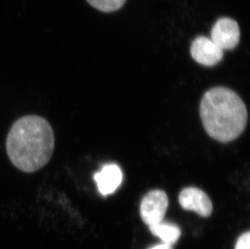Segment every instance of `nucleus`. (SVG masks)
I'll return each instance as SVG.
<instances>
[{
  "label": "nucleus",
  "mask_w": 250,
  "mask_h": 249,
  "mask_svg": "<svg viewBox=\"0 0 250 249\" xmlns=\"http://www.w3.org/2000/svg\"><path fill=\"white\" fill-rule=\"evenodd\" d=\"M178 200L183 209L196 212L200 216H210L212 213V202L200 188L195 187L184 188L180 193Z\"/></svg>",
  "instance_id": "423d86ee"
},
{
  "label": "nucleus",
  "mask_w": 250,
  "mask_h": 249,
  "mask_svg": "<svg viewBox=\"0 0 250 249\" xmlns=\"http://www.w3.org/2000/svg\"><path fill=\"white\" fill-rule=\"evenodd\" d=\"M150 249H172V248H171V245H166V244H162V245L154 246V247L151 248Z\"/></svg>",
  "instance_id": "9b49d317"
},
{
  "label": "nucleus",
  "mask_w": 250,
  "mask_h": 249,
  "mask_svg": "<svg viewBox=\"0 0 250 249\" xmlns=\"http://www.w3.org/2000/svg\"><path fill=\"white\" fill-rule=\"evenodd\" d=\"M123 172L116 165H107L94 175L100 193L106 196L114 193L123 181Z\"/></svg>",
  "instance_id": "0eeeda50"
},
{
  "label": "nucleus",
  "mask_w": 250,
  "mask_h": 249,
  "mask_svg": "<svg viewBox=\"0 0 250 249\" xmlns=\"http://www.w3.org/2000/svg\"><path fill=\"white\" fill-rule=\"evenodd\" d=\"M190 54L198 63L206 66H215L224 58L221 50L210 38L200 36L194 39L190 47Z\"/></svg>",
  "instance_id": "39448f33"
},
{
  "label": "nucleus",
  "mask_w": 250,
  "mask_h": 249,
  "mask_svg": "<svg viewBox=\"0 0 250 249\" xmlns=\"http://www.w3.org/2000/svg\"><path fill=\"white\" fill-rule=\"evenodd\" d=\"M167 206L168 198L165 191L161 189L150 191L144 196L140 205V214L143 221L149 227L163 222Z\"/></svg>",
  "instance_id": "7ed1b4c3"
},
{
  "label": "nucleus",
  "mask_w": 250,
  "mask_h": 249,
  "mask_svg": "<svg viewBox=\"0 0 250 249\" xmlns=\"http://www.w3.org/2000/svg\"><path fill=\"white\" fill-rule=\"evenodd\" d=\"M92 7L103 12H112L120 9L126 0H87Z\"/></svg>",
  "instance_id": "1a4fd4ad"
},
{
  "label": "nucleus",
  "mask_w": 250,
  "mask_h": 249,
  "mask_svg": "<svg viewBox=\"0 0 250 249\" xmlns=\"http://www.w3.org/2000/svg\"><path fill=\"white\" fill-rule=\"evenodd\" d=\"M250 233L246 232L239 237L235 249H250Z\"/></svg>",
  "instance_id": "9d476101"
},
{
  "label": "nucleus",
  "mask_w": 250,
  "mask_h": 249,
  "mask_svg": "<svg viewBox=\"0 0 250 249\" xmlns=\"http://www.w3.org/2000/svg\"><path fill=\"white\" fill-rule=\"evenodd\" d=\"M240 38L241 32L237 22L228 17L218 20L210 32V40L223 50L235 49Z\"/></svg>",
  "instance_id": "20e7f679"
},
{
  "label": "nucleus",
  "mask_w": 250,
  "mask_h": 249,
  "mask_svg": "<svg viewBox=\"0 0 250 249\" xmlns=\"http://www.w3.org/2000/svg\"><path fill=\"white\" fill-rule=\"evenodd\" d=\"M200 117L206 132L211 139L229 143L246 129L248 112L240 96L228 87H215L203 95Z\"/></svg>",
  "instance_id": "f03ea898"
},
{
  "label": "nucleus",
  "mask_w": 250,
  "mask_h": 249,
  "mask_svg": "<svg viewBox=\"0 0 250 249\" xmlns=\"http://www.w3.org/2000/svg\"><path fill=\"white\" fill-rule=\"evenodd\" d=\"M54 130L45 118L36 115L21 118L7 134L6 148L12 165L33 173L47 165L55 150Z\"/></svg>",
  "instance_id": "f257e3e1"
},
{
  "label": "nucleus",
  "mask_w": 250,
  "mask_h": 249,
  "mask_svg": "<svg viewBox=\"0 0 250 249\" xmlns=\"http://www.w3.org/2000/svg\"><path fill=\"white\" fill-rule=\"evenodd\" d=\"M149 228L154 235L160 238L164 244L166 245H173L181 236L180 228L173 224L161 222L155 225L150 226Z\"/></svg>",
  "instance_id": "6e6552de"
}]
</instances>
